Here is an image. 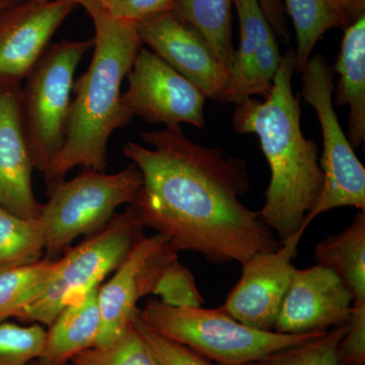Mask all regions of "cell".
I'll list each match as a JSON object with an SVG mask.
<instances>
[{"label":"cell","mask_w":365,"mask_h":365,"mask_svg":"<svg viewBox=\"0 0 365 365\" xmlns=\"http://www.w3.org/2000/svg\"><path fill=\"white\" fill-rule=\"evenodd\" d=\"M295 67L294 50L288 49L265 101L250 98L237 105L232 115L237 133H254L260 139L271 177L258 212L281 244L304 234V220L318 204L324 185L318 145L300 127V98L292 86Z\"/></svg>","instance_id":"obj_2"},{"label":"cell","mask_w":365,"mask_h":365,"mask_svg":"<svg viewBox=\"0 0 365 365\" xmlns=\"http://www.w3.org/2000/svg\"><path fill=\"white\" fill-rule=\"evenodd\" d=\"M93 47V38L54 43L21 86V126L34 169L43 174L63 145L74 74Z\"/></svg>","instance_id":"obj_7"},{"label":"cell","mask_w":365,"mask_h":365,"mask_svg":"<svg viewBox=\"0 0 365 365\" xmlns=\"http://www.w3.org/2000/svg\"><path fill=\"white\" fill-rule=\"evenodd\" d=\"M47 331L40 324L0 323V365H30L44 350Z\"/></svg>","instance_id":"obj_26"},{"label":"cell","mask_w":365,"mask_h":365,"mask_svg":"<svg viewBox=\"0 0 365 365\" xmlns=\"http://www.w3.org/2000/svg\"><path fill=\"white\" fill-rule=\"evenodd\" d=\"M348 323L333 327L313 339L304 341L244 365H341L338 348Z\"/></svg>","instance_id":"obj_24"},{"label":"cell","mask_w":365,"mask_h":365,"mask_svg":"<svg viewBox=\"0 0 365 365\" xmlns=\"http://www.w3.org/2000/svg\"><path fill=\"white\" fill-rule=\"evenodd\" d=\"M76 6L72 0H21L0 11V88H21Z\"/></svg>","instance_id":"obj_11"},{"label":"cell","mask_w":365,"mask_h":365,"mask_svg":"<svg viewBox=\"0 0 365 365\" xmlns=\"http://www.w3.org/2000/svg\"><path fill=\"white\" fill-rule=\"evenodd\" d=\"M57 265L58 259L44 258L0 272V323L9 318H21L49 284Z\"/></svg>","instance_id":"obj_22"},{"label":"cell","mask_w":365,"mask_h":365,"mask_svg":"<svg viewBox=\"0 0 365 365\" xmlns=\"http://www.w3.org/2000/svg\"><path fill=\"white\" fill-rule=\"evenodd\" d=\"M30 365H40L39 362L37 361V360H35V361L32 362Z\"/></svg>","instance_id":"obj_36"},{"label":"cell","mask_w":365,"mask_h":365,"mask_svg":"<svg viewBox=\"0 0 365 365\" xmlns=\"http://www.w3.org/2000/svg\"><path fill=\"white\" fill-rule=\"evenodd\" d=\"M68 365H162L130 323L107 347H91L78 353Z\"/></svg>","instance_id":"obj_25"},{"label":"cell","mask_w":365,"mask_h":365,"mask_svg":"<svg viewBox=\"0 0 365 365\" xmlns=\"http://www.w3.org/2000/svg\"><path fill=\"white\" fill-rule=\"evenodd\" d=\"M19 1H21V0H0V11L6 9V7L14 6Z\"/></svg>","instance_id":"obj_33"},{"label":"cell","mask_w":365,"mask_h":365,"mask_svg":"<svg viewBox=\"0 0 365 365\" xmlns=\"http://www.w3.org/2000/svg\"><path fill=\"white\" fill-rule=\"evenodd\" d=\"M100 287L78 304L66 307L48 327L44 350L37 359L40 365H68L78 353L95 347L101 329Z\"/></svg>","instance_id":"obj_18"},{"label":"cell","mask_w":365,"mask_h":365,"mask_svg":"<svg viewBox=\"0 0 365 365\" xmlns=\"http://www.w3.org/2000/svg\"><path fill=\"white\" fill-rule=\"evenodd\" d=\"M122 104L131 119L165 127L187 123L203 129L206 96L155 53L141 46L127 74Z\"/></svg>","instance_id":"obj_9"},{"label":"cell","mask_w":365,"mask_h":365,"mask_svg":"<svg viewBox=\"0 0 365 365\" xmlns=\"http://www.w3.org/2000/svg\"><path fill=\"white\" fill-rule=\"evenodd\" d=\"M45 251L40 220H26L0 207V272L42 260Z\"/></svg>","instance_id":"obj_23"},{"label":"cell","mask_w":365,"mask_h":365,"mask_svg":"<svg viewBox=\"0 0 365 365\" xmlns=\"http://www.w3.org/2000/svg\"><path fill=\"white\" fill-rule=\"evenodd\" d=\"M240 21V46L230 68L232 104L267 98L282 55L272 26L258 0H234Z\"/></svg>","instance_id":"obj_15"},{"label":"cell","mask_w":365,"mask_h":365,"mask_svg":"<svg viewBox=\"0 0 365 365\" xmlns=\"http://www.w3.org/2000/svg\"><path fill=\"white\" fill-rule=\"evenodd\" d=\"M344 16L348 25H351L365 14V0H333Z\"/></svg>","instance_id":"obj_32"},{"label":"cell","mask_w":365,"mask_h":365,"mask_svg":"<svg viewBox=\"0 0 365 365\" xmlns=\"http://www.w3.org/2000/svg\"><path fill=\"white\" fill-rule=\"evenodd\" d=\"M258 1L269 24L272 26L275 35L279 36L281 42H289L287 16H285L284 7L280 0H258Z\"/></svg>","instance_id":"obj_31"},{"label":"cell","mask_w":365,"mask_h":365,"mask_svg":"<svg viewBox=\"0 0 365 365\" xmlns=\"http://www.w3.org/2000/svg\"><path fill=\"white\" fill-rule=\"evenodd\" d=\"M333 69L339 74L333 104L349 106L347 138L359 148L365 139V14L345 29Z\"/></svg>","instance_id":"obj_17"},{"label":"cell","mask_w":365,"mask_h":365,"mask_svg":"<svg viewBox=\"0 0 365 365\" xmlns=\"http://www.w3.org/2000/svg\"><path fill=\"white\" fill-rule=\"evenodd\" d=\"M144 227L131 206L118 213L104 227L58 258L56 271L20 321L49 327L66 307L78 304L101 287L102 281L121 265L144 235Z\"/></svg>","instance_id":"obj_5"},{"label":"cell","mask_w":365,"mask_h":365,"mask_svg":"<svg viewBox=\"0 0 365 365\" xmlns=\"http://www.w3.org/2000/svg\"><path fill=\"white\" fill-rule=\"evenodd\" d=\"M302 237H294L275 252H262L242 264V276L220 309L244 325L274 331L294 266Z\"/></svg>","instance_id":"obj_13"},{"label":"cell","mask_w":365,"mask_h":365,"mask_svg":"<svg viewBox=\"0 0 365 365\" xmlns=\"http://www.w3.org/2000/svg\"><path fill=\"white\" fill-rule=\"evenodd\" d=\"M351 292L337 274L324 266L294 269L281 304L274 331L302 334L347 324L353 306Z\"/></svg>","instance_id":"obj_14"},{"label":"cell","mask_w":365,"mask_h":365,"mask_svg":"<svg viewBox=\"0 0 365 365\" xmlns=\"http://www.w3.org/2000/svg\"><path fill=\"white\" fill-rule=\"evenodd\" d=\"M141 186L143 175L133 163L116 174L83 169L78 176L60 182L43 204L39 218L45 258H60L74 240L104 227L119 206L134 202Z\"/></svg>","instance_id":"obj_6"},{"label":"cell","mask_w":365,"mask_h":365,"mask_svg":"<svg viewBox=\"0 0 365 365\" xmlns=\"http://www.w3.org/2000/svg\"><path fill=\"white\" fill-rule=\"evenodd\" d=\"M178 251L165 235H143L134 245L116 273L98 292L101 329L95 347H107L131 323L137 302L151 294L158 275Z\"/></svg>","instance_id":"obj_10"},{"label":"cell","mask_w":365,"mask_h":365,"mask_svg":"<svg viewBox=\"0 0 365 365\" xmlns=\"http://www.w3.org/2000/svg\"><path fill=\"white\" fill-rule=\"evenodd\" d=\"M302 73V95L314 108L323 135L321 158L323 191L314 210L307 216L302 230L322 213L350 206L365 211V169L341 126L333 104L335 71L323 55L314 54Z\"/></svg>","instance_id":"obj_8"},{"label":"cell","mask_w":365,"mask_h":365,"mask_svg":"<svg viewBox=\"0 0 365 365\" xmlns=\"http://www.w3.org/2000/svg\"><path fill=\"white\" fill-rule=\"evenodd\" d=\"M178 0H93L85 9L95 7L115 21L138 25L141 21L174 11Z\"/></svg>","instance_id":"obj_28"},{"label":"cell","mask_w":365,"mask_h":365,"mask_svg":"<svg viewBox=\"0 0 365 365\" xmlns=\"http://www.w3.org/2000/svg\"><path fill=\"white\" fill-rule=\"evenodd\" d=\"M314 258L337 274L351 292L353 304L365 302V211L359 210L339 234L318 242Z\"/></svg>","instance_id":"obj_19"},{"label":"cell","mask_w":365,"mask_h":365,"mask_svg":"<svg viewBox=\"0 0 365 365\" xmlns=\"http://www.w3.org/2000/svg\"><path fill=\"white\" fill-rule=\"evenodd\" d=\"M285 4L297 35L295 69L302 73L324 34L349 25L333 0H285Z\"/></svg>","instance_id":"obj_21"},{"label":"cell","mask_w":365,"mask_h":365,"mask_svg":"<svg viewBox=\"0 0 365 365\" xmlns=\"http://www.w3.org/2000/svg\"><path fill=\"white\" fill-rule=\"evenodd\" d=\"M141 138L150 148L127 143L123 153L143 175L129 206L143 227L165 235L178 252H197L213 264H242L281 248L258 211L241 201L251 188L245 160L193 143L181 125Z\"/></svg>","instance_id":"obj_1"},{"label":"cell","mask_w":365,"mask_h":365,"mask_svg":"<svg viewBox=\"0 0 365 365\" xmlns=\"http://www.w3.org/2000/svg\"><path fill=\"white\" fill-rule=\"evenodd\" d=\"M93 0H85V2H83V6L85 7L86 6H88V4H91V2H93Z\"/></svg>","instance_id":"obj_35"},{"label":"cell","mask_w":365,"mask_h":365,"mask_svg":"<svg viewBox=\"0 0 365 365\" xmlns=\"http://www.w3.org/2000/svg\"><path fill=\"white\" fill-rule=\"evenodd\" d=\"M131 323L143 338L144 342L150 348L155 359L162 365H213L210 360L201 356L193 350L181 344L165 339L162 336L153 333L146 328L138 316V309H136L131 319Z\"/></svg>","instance_id":"obj_29"},{"label":"cell","mask_w":365,"mask_h":365,"mask_svg":"<svg viewBox=\"0 0 365 365\" xmlns=\"http://www.w3.org/2000/svg\"><path fill=\"white\" fill-rule=\"evenodd\" d=\"M338 357L341 365H365V302L353 304Z\"/></svg>","instance_id":"obj_30"},{"label":"cell","mask_w":365,"mask_h":365,"mask_svg":"<svg viewBox=\"0 0 365 365\" xmlns=\"http://www.w3.org/2000/svg\"><path fill=\"white\" fill-rule=\"evenodd\" d=\"M151 294L160 297V302L174 307H201L202 295L196 287L195 277L178 258L168 263L158 275Z\"/></svg>","instance_id":"obj_27"},{"label":"cell","mask_w":365,"mask_h":365,"mask_svg":"<svg viewBox=\"0 0 365 365\" xmlns=\"http://www.w3.org/2000/svg\"><path fill=\"white\" fill-rule=\"evenodd\" d=\"M141 43L191 81L206 98L232 103L230 71L195 29L169 11L136 25Z\"/></svg>","instance_id":"obj_12"},{"label":"cell","mask_w":365,"mask_h":365,"mask_svg":"<svg viewBox=\"0 0 365 365\" xmlns=\"http://www.w3.org/2000/svg\"><path fill=\"white\" fill-rule=\"evenodd\" d=\"M146 328L217 365H244L282 348L313 339L325 331L283 334L244 325L218 309L174 307L150 299L138 309Z\"/></svg>","instance_id":"obj_4"},{"label":"cell","mask_w":365,"mask_h":365,"mask_svg":"<svg viewBox=\"0 0 365 365\" xmlns=\"http://www.w3.org/2000/svg\"><path fill=\"white\" fill-rule=\"evenodd\" d=\"M95 25L93 55L85 74L74 81L61 150L44 173L48 196L76 167L105 172L113 132L131 123L122 104V81L143 43L136 26L86 9Z\"/></svg>","instance_id":"obj_3"},{"label":"cell","mask_w":365,"mask_h":365,"mask_svg":"<svg viewBox=\"0 0 365 365\" xmlns=\"http://www.w3.org/2000/svg\"><path fill=\"white\" fill-rule=\"evenodd\" d=\"M21 88H0V207L39 220L43 204L32 184V158L21 126Z\"/></svg>","instance_id":"obj_16"},{"label":"cell","mask_w":365,"mask_h":365,"mask_svg":"<svg viewBox=\"0 0 365 365\" xmlns=\"http://www.w3.org/2000/svg\"><path fill=\"white\" fill-rule=\"evenodd\" d=\"M234 0H178L174 14L195 29L216 59L230 71L234 61L232 6Z\"/></svg>","instance_id":"obj_20"},{"label":"cell","mask_w":365,"mask_h":365,"mask_svg":"<svg viewBox=\"0 0 365 365\" xmlns=\"http://www.w3.org/2000/svg\"><path fill=\"white\" fill-rule=\"evenodd\" d=\"M72 1L76 2L78 6H83V2H85V0H72Z\"/></svg>","instance_id":"obj_34"}]
</instances>
